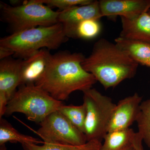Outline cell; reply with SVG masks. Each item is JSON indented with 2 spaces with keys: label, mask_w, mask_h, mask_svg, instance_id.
Masks as SVG:
<instances>
[{
  "label": "cell",
  "mask_w": 150,
  "mask_h": 150,
  "mask_svg": "<svg viewBox=\"0 0 150 150\" xmlns=\"http://www.w3.org/2000/svg\"><path fill=\"white\" fill-rule=\"evenodd\" d=\"M85 58L81 53L50 54L46 70L35 85L60 101L68 99L74 92L91 88L97 81L82 66Z\"/></svg>",
  "instance_id": "obj_1"
},
{
  "label": "cell",
  "mask_w": 150,
  "mask_h": 150,
  "mask_svg": "<svg viewBox=\"0 0 150 150\" xmlns=\"http://www.w3.org/2000/svg\"><path fill=\"white\" fill-rule=\"evenodd\" d=\"M139 65L115 43L105 38L95 43L91 54L82 63L83 69L105 90L134 77Z\"/></svg>",
  "instance_id": "obj_2"
},
{
  "label": "cell",
  "mask_w": 150,
  "mask_h": 150,
  "mask_svg": "<svg viewBox=\"0 0 150 150\" xmlns=\"http://www.w3.org/2000/svg\"><path fill=\"white\" fill-rule=\"evenodd\" d=\"M68 38L63 24L58 23L11 33L1 38L0 47L8 49L16 57L25 60L43 48L57 49Z\"/></svg>",
  "instance_id": "obj_3"
},
{
  "label": "cell",
  "mask_w": 150,
  "mask_h": 150,
  "mask_svg": "<svg viewBox=\"0 0 150 150\" xmlns=\"http://www.w3.org/2000/svg\"><path fill=\"white\" fill-rule=\"evenodd\" d=\"M63 105L35 84L24 85L9 100L5 115L21 112L30 121L40 123Z\"/></svg>",
  "instance_id": "obj_4"
},
{
  "label": "cell",
  "mask_w": 150,
  "mask_h": 150,
  "mask_svg": "<svg viewBox=\"0 0 150 150\" xmlns=\"http://www.w3.org/2000/svg\"><path fill=\"white\" fill-rule=\"evenodd\" d=\"M2 20L7 23L12 33L38 26H48L58 23L59 12L46 5L30 0L16 6L1 3Z\"/></svg>",
  "instance_id": "obj_5"
},
{
  "label": "cell",
  "mask_w": 150,
  "mask_h": 150,
  "mask_svg": "<svg viewBox=\"0 0 150 150\" xmlns=\"http://www.w3.org/2000/svg\"><path fill=\"white\" fill-rule=\"evenodd\" d=\"M83 103L86 108L84 134L87 142L102 141L108 132L116 104L109 97L95 88L83 92Z\"/></svg>",
  "instance_id": "obj_6"
},
{
  "label": "cell",
  "mask_w": 150,
  "mask_h": 150,
  "mask_svg": "<svg viewBox=\"0 0 150 150\" xmlns=\"http://www.w3.org/2000/svg\"><path fill=\"white\" fill-rule=\"evenodd\" d=\"M40 124L35 133L44 143L80 146L88 142L84 134L59 110L51 113Z\"/></svg>",
  "instance_id": "obj_7"
},
{
  "label": "cell",
  "mask_w": 150,
  "mask_h": 150,
  "mask_svg": "<svg viewBox=\"0 0 150 150\" xmlns=\"http://www.w3.org/2000/svg\"><path fill=\"white\" fill-rule=\"evenodd\" d=\"M102 17L99 1H93L89 4L59 12L58 22L63 24L67 37L75 38L76 28L81 22L86 20H99Z\"/></svg>",
  "instance_id": "obj_8"
},
{
  "label": "cell",
  "mask_w": 150,
  "mask_h": 150,
  "mask_svg": "<svg viewBox=\"0 0 150 150\" xmlns=\"http://www.w3.org/2000/svg\"><path fill=\"white\" fill-rule=\"evenodd\" d=\"M142 100V97L137 93L120 100L112 112L108 132L129 129L137 121Z\"/></svg>",
  "instance_id": "obj_9"
},
{
  "label": "cell",
  "mask_w": 150,
  "mask_h": 150,
  "mask_svg": "<svg viewBox=\"0 0 150 150\" xmlns=\"http://www.w3.org/2000/svg\"><path fill=\"white\" fill-rule=\"evenodd\" d=\"M99 2L103 17L132 19L150 10V0H100Z\"/></svg>",
  "instance_id": "obj_10"
},
{
  "label": "cell",
  "mask_w": 150,
  "mask_h": 150,
  "mask_svg": "<svg viewBox=\"0 0 150 150\" xmlns=\"http://www.w3.org/2000/svg\"><path fill=\"white\" fill-rule=\"evenodd\" d=\"M23 60L9 58L0 62V93H4L9 100L21 85Z\"/></svg>",
  "instance_id": "obj_11"
},
{
  "label": "cell",
  "mask_w": 150,
  "mask_h": 150,
  "mask_svg": "<svg viewBox=\"0 0 150 150\" xmlns=\"http://www.w3.org/2000/svg\"><path fill=\"white\" fill-rule=\"evenodd\" d=\"M51 53L48 49H41L27 59L23 60L21 85L35 84L46 70Z\"/></svg>",
  "instance_id": "obj_12"
},
{
  "label": "cell",
  "mask_w": 150,
  "mask_h": 150,
  "mask_svg": "<svg viewBox=\"0 0 150 150\" xmlns=\"http://www.w3.org/2000/svg\"><path fill=\"white\" fill-rule=\"evenodd\" d=\"M121 18L120 37L150 43V15L148 12L134 18Z\"/></svg>",
  "instance_id": "obj_13"
},
{
  "label": "cell",
  "mask_w": 150,
  "mask_h": 150,
  "mask_svg": "<svg viewBox=\"0 0 150 150\" xmlns=\"http://www.w3.org/2000/svg\"><path fill=\"white\" fill-rule=\"evenodd\" d=\"M115 43L125 51L134 61L142 65L148 66L150 59V43L118 37Z\"/></svg>",
  "instance_id": "obj_14"
},
{
  "label": "cell",
  "mask_w": 150,
  "mask_h": 150,
  "mask_svg": "<svg viewBox=\"0 0 150 150\" xmlns=\"http://www.w3.org/2000/svg\"><path fill=\"white\" fill-rule=\"evenodd\" d=\"M135 133L130 128L109 131L105 136L100 150H122L132 144Z\"/></svg>",
  "instance_id": "obj_15"
},
{
  "label": "cell",
  "mask_w": 150,
  "mask_h": 150,
  "mask_svg": "<svg viewBox=\"0 0 150 150\" xmlns=\"http://www.w3.org/2000/svg\"><path fill=\"white\" fill-rule=\"evenodd\" d=\"M8 142L24 144H44L43 141L36 138L23 135L13 128L7 121L2 118L0 119V146L5 144Z\"/></svg>",
  "instance_id": "obj_16"
},
{
  "label": "cell",
  "mask_w": 150,
  "mask_h": 150,
  "mask_svg": "<svg viewBox=\"0 0 150 150\" xmlns=\"http://www.w3.org/2000/svg\"><path fill=\"white\" fill-rule=\"evenodd\" d=\"M101 142L91 141L80 146L59 144L44 143L42 146L35 144H24L22 146L25 150H100Z\"/></svg>",
  "instance_id": "obj_17"
},
{
  "label": "cell",
  "mask_w": 150,
  "mask_h": 150,
  "mask_svg": "<svg viewBox=\"0 0 150 150\" xmlns=\"http://www.w3.org/2000/svg\"><path fill=\"white\" fill-rule=\"evenodd\" d=\"M58 110L67 117L75 127L84 134L87 112L84 103L77 106L63 105Z\"/></svg>",
  "instance_id": "obj_18"
},
{
  "label": "cell",
  "mask_w": 150,
  "mask_h": 150,
  "mask_svg": "<svg viewBox=\"0 0 150 150\" xmlns=\"http://www.w3.org/2000/svg\"><path fill=\"white\" fill-rule=\"evenodd\" d=\"M136 122L138 133L150 149V98L141 103Z\"/></svg>",
  "instance_id": "obj_19"
},
{
  "label": "cell",
  "mask_w": 150,
  "mask_h": 150,
  "mask_svg": "<svg viewBox=\"0 0 150 150\" xmlns=\"http://www.w3.org/2000/svg\"><path fill=\"white\" fill-rule=\"evenodd\" d=\"M101 25L99 20L88 19L78 25L75 30V38L91 39L96 37L100 33Z\"/></svg>",
  "instance_id": "obj_20"
},
{
  "label": "cell",
  "mask_w": 150,
  "mask_h": 150,
  "mask_svg": "<svg viewBox=\"0 0 150 150\" xmlns=\"http://www.w3.org/2000/svg\"><path fill=\"white\" fill-rule=\"evenodd\" d=\"M38 2L48 6L49 7H57L66 10L76 6L86 5L91 4V0H37Z\"/></svg>",
  "instance_id": "obj_21"
},
{
  "label": "cell",
  "mask_w": 150,
  "mask_h": 150,
  "mask_svg": "<svg viewBox=\"0 0 150 150\" xmlns=\"http://www.w3.org/2000/svg\"><path fill=\"white\" fill-rule=\"evenodd\" d=\"M9 101L6 96L4 93H0V119L5 115L7 106Z\"/></svg>",
  "instance_id": "obj_22"
},
{
  "label": "cell",
  "mask_w": 150,
  "mask_h": 150,
  "mask_svg": "<svg viewBox=\"0 0 150 150\" xmlns=\"http://www.w3.org/2000/svg\"><path fill=\"white\" fill-rule=\"evenodd\" d=\"M11 55H13V53L8 49L4 47H0V59L3 60L8 58Z\"/></svg>",
  "instance_id": "obj_23"
},
{
  "label": "cell",
  "mask_w": 150,
  "mask_h": 150,
  "mask_svg": "<svg viewBox=\"0 0 150 150\" xmlns=\"http://www.w3.org/2000/svg\"><path fill=\"white\" fill-rule=\"evenodd\" d=\"M122 150H136V149H135V148L134 147L133 145L131 144V145L128 146V147Z\"/></svg>",
  "instance_id": "obj_24"
},
{
  "label": "cell",
  "mask_w": 150,
  "mask_h": 150,
  "mask_svg": "<svg viewBox=\"0 0 150 150\" xmlns=\"http://www.w3.org/2000/svg\"><path fill=\"white\" fill-rule=\"evenodd\" d=\"M0 150H6V148L5 144L0 146Z\"/></svg>",
  "instance_id": "obj_25"
},
{
  "label": "cell",
  "mask_w": 150,
  "mask_h": 150,
  "mask_svg": "<svg viewBox=\"0 0 150 150\" xmlns=\"http://www.w3.org/2000/svg\"><path fill=\"white\" fill-rule=\"evenodd\" d=\"M147 67H150V59L149 61Z\"/></svg>",
  "instance_id": "obj_26"
},
{
  "label": "cell",
  "mask_w": 150,
  "mask_h": 150,
  "mask_svg": "<svg viewBox=\"0 0 150 150\" xmlns=\"http://www.w3.org/2000/svg\"><path fill=\"white\" fill-rule=\"evenodd\" d=\"M148 13H149V14L150 15V10L149 11H148Z\"/></svg>",
  "instance_id": "obj_27"
}]
</instances>
